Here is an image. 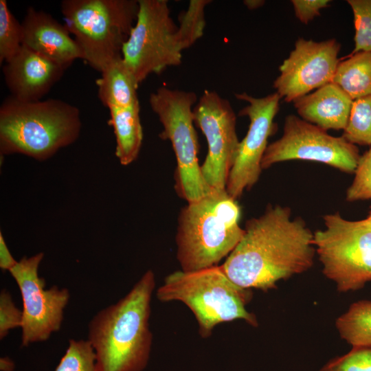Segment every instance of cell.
I'll return each instance as SVG.
<instances>
[{"instance_id":"1","label":"cell","mask_w":371,"mask_h":371,"mask_svg":"<svg viewBox=\"0 0 371 371\" xmlns=\"http://www.w3.org/2000/svg\"><path fill=\"white\" fill-rule=\"evenodd\" d=\"M244 229L243 237L221 265L236 285L266 291L313 266V233L302 218H292L290 207L269 205Z\"/></svg>"},{"instance_id":"2","label":"cell","mask_w":371,"mask_h":371,"mask_svg":"<svg viewBox=\"0 0 371 371\" xmlns=\"http://www.w3.org/2000/svg\"><path fill=\"white\" fill-rule=\"evenodd\" d=\"M153 271H146L116 303L98 312L89 324L88 340L97 371H143L151 351L150 302Z\"/></svg>"},{"instance_id":"3","label":"cell","mask_w":371,"mask_h":371,"mask_svg":"<svg viewBox=\"0 0 371 371\" xmlns=\"http://www.w3.org/2000/svg\"><path fill=\"white\" fill-rule=\"evenodd\" d=\"M241 207L226 190L212 189L181 208L176 234L177 258L183 271L212 266L227 257L240 241Z\"/></svg>"},{"instance_id":"4","label":"cell","mask_w":371,"mask_h":371,"mask_svg":"<svg viewBox=\"0 0 371 371\" xmlns=\"http://www.w3.org/2000/svg\"><path fill=\"white\" fill-rule=\"evenodd\" d=\"M81 130L79 109L61 100L25 102L7 97L0 106L1 155L38 161L74 143Z\"/></svg>"},{"instance_id":"5","label":"cell","mask_w":371,"mask_h":371,"mask_svg":"<svg viewBox=\"0 0 371 371\" xmlns=\"http://www.w3.org/2000/svg\"><path fill=\"white\" fill-rule=\"evenodd\" d=\"M156 297L161 302L179 301L186 304L194 315L203 338L210 337L221 323L242 319L252 326L258 324L256 315L246 308L252 297L251 289L234 283L221 265L176 271L165 278Z\"/></svg>"},{"instance_id":"6","label":"cell","mask_w":371,"mask_h":371,"mask_svg":"<svg viewBox=\"0 0 371 371\" xmlns=\"http://www.w3.org/2000/svg\"><path fill=\"white\" fill-rule=\"evenodd\" d=\"M137 0H64L65 25L84 58L100 73L122 57V50L137 19Z\"/></svg>"},{"instance_id":"7","label":"cell","mask_w":371,"mask_h":371,"mask_svg":"<svg viewBox=\"0 0 371 371\" xmlns=\"http://www.w3.org/2000/svg\"><path fill=\"white\" fill-rule=\"evenodd\" d=\"M193 91L161 87L152 93L149 104L163 126L159 136L168 139L176 159L175 188L188 203L196 201L212 190L205 181L199 163V142L194 128Z\"/></svg>"},{"instance_id":"8","label":"cell","mask_w":371,"mask_h":371,"mask_svg":"<svg viewBox=\"0 0 371 371\" xmlns=\"http://www.w3.org/2000/svg\"><path fill=\"white\" fill-rule=\"evenodd\" d=\"M313 233L323 273L340 292L357 291L371 282V219L349 221L339 213L324 216Z\"/></svg>"},{"instance_id":"9","label":"cell","mask_w":371,"mask_h":371,"mask_svg":"<svg viewBox=\"0 0 371 371\" xmlns=\"http://www.w3.org/2000/svg\"><path fill=\"white\" fill-rule=\"evenodd\" d=\"M136 21L124 43L122 59L139 85L149 75L181 63L178 26L166 0H138Z\"/></svg>"},{"instance_id":"10","label":"cell","mask_w":371,"mask_h":371,"mask_svg":"<svg viewBox=\"0 0 371 371\" xmlns=\"http://www.w3.org/2000/svg\"><path fill=\"white\" fill-rule=\"evenodd\" d=\"M357 146L342 135L335 137L295 115H287L283 133L269 144L261 162L262 169L289 160L319 162L354 174L359 158Z\"/></svg>"},{"instance_id":"11","label":"cell","mask_w":371,"mask_h":371,"mask_svg":"<svg viewBox=\"0 0 371 371\" xmlns=\"http://www.w3.org/2000/svg\"><path fill=\"white\" fill-rule=\"evenodd\" d=\"M44 257L40 252L24 256L10 270L23 301L21 346L47 341L60 330L69 291L54 285L45 289V280L38 276V267Z\"/></svg>"},{"instance_id":"12","label":"cell","mask_w":371,"mask_h":371,"mask_svg":"<svg viewBox=\"0 0 371 371\" xmlns=\"http://www.w3.org/2000/svg\"><path fill=\"white\" fill-rule=\"evenodd\" d=\"M193 119L207 143V153L201 166L203 178L212 189L226 190L240 144L235 112L227 100L214 91L205 90L193 107Z\"/></svg>"},{"instance_id":"13","label":"cell","mask_w":371,"mask_h":371,"mask_svg":"<svg viewBox=\"0 0 371 371\" xmlns=\"http://www.w3.org/2000/svg\"><path fill=\"white\" fill-rule=\"evenodd\" d=\"M235 95L237 99L247 102L239 115L247 116L249 119L247 133L240 142L226 185L227 193L237 200L260 178L262 170L261 162L269 145L268 139L276 131L274 118L279 111L281 98L276 92L262 98H255L245 92Z\"/></svg>"},{"instance_id":"14","label":"cell","mask_w":371,"mask_h":371,"mask_svg":"<svg viewBox=\"0 0 371 371\" xmlns=\"http://www.w3.org/2000/svg\"><path fill=\"white\" fill-rule=\"evenodd\" d=\"M341 44L335 38L322 41L299 38L279 67L273 82L276 93L286 102L333 82L340 59Z\"/></svg>"},{"instance_id":"15","label":"cell","mask_w":371,"mask_h":371,"mask_svg":"<svg viewBox=\"0 0 371 371\" xmlns=\"http://www.w3.org/2000/svg\"><path fill=\"white\" fill-rule=\"evenodd\" d=\"M96 85L98 97L110 112L116 139L115 156L122 165H129L137 158L143 140L137 88L117 78H101Z\"/></svg>"},{"instance_id":"16","label":"cell","mask_w":371,"mask_h":371,"mask_svg":"<svg viewBox=\"0 0 371 371\" xmlns=\"http://www.w3.org/2000/svg\"><path fill=\"white\" fill-rule=\"evenodd\" d=\"M65 67L22 45L3 67L10 95L25 102L41 100L62 78Z\"/></svg>"},{"instance_id":"17","label":"cell","mask_w":371,"mask_h":371,"mask_svg":"<svg viewBox=\"0 0 371 371\" xmlns=\"http://www.w3.org/2000/svg\"><path fill=\"white\" fill-rule=\"evenodd\" d=\"M23 45L68 68L83 52L65 24L50 14L28 8L21 22Z\"/></svg>"},{"instance_id":"18","label":"cell","mask_w":371,"mask_h":371,"mask_svg":"<svg viewBox=\"0 0 371 371\" xmlns=\"http://www.w3.org/2000/svg\"><path fill=\"white\" fill-rule=\"evenodd\" d=\"M353 100L338 85L330 82L293 102L300 117L321 128L344 130Z\"/></svg>"},{"instance_id":"19","label":"cell","mask_w":371,"mask_h":371,"mask_svg":"<svg viewBox=\"0 0 371 371\" xmlns=\"http://www.w3.org/2000/svg\"><path fill=\"white\" fill-rule=\"evenodd\" d=\"M333 82L353 100L371 95V52H359L340 60Z\"/></svg>"},{"instance_id":"20","label":"cell","mask_w":371,"mask_h":371,"mask_svg":"<svg viewBox=\"0 0 371 371\" xmlns=\"http://www.w3.org/2000/svg\"><path fill=\"white\" fill-rule=\"evenodd\" d=\"M335 325L341 337L352 347H371V301L352 303Z\"/></svg>"},{"instance_id":"21","label":"cell","mask_w":371,"mask_h":371,"mask_svg":"<svg viewBox=\"0 0 371 371\" xmlns=\"http://www.w3.org/2000/svg\"><path fill=\"white\" fill-rule=\"evenodd\" d=\"M211 2L210 0H191L187 10L179 16V26L176 37L181 52L203 36L205 26V8Z\"/></svg>"},{"instance_id":"22","label":"cell","mask_w":371,"mask_h":371,"mask_svg":"<svg viewBox=\"0 0 371 371\" xmlns=\"http://www.w3.org/2000/svg\"><path fill=\"white\" fill-rule=\"evenodd\" d=\"M342 136L355 145L371 146V95L353 100Z\"/></svg>"},{"instance_id":"23","label":"cell","mask_w":371,"mask_h":371,"mask_svg":"<svg viewBox=\"0 0 371 371\" xmlns=\"http://www.w3.org/2000/svg\"><path fill=\"white\" fill-rule=\"evenodd\" d=\"M23 45L21 23L12 14L5 0H0V64L9 60Z\"/></svg>"},{"instance_id":"24","label":"cell","mask_w":371,"mask_h":371,"mask_svg":"<svg viewBox=\"0 0 371 371\" xmlns=\"http://www.w3.org/2000/svg\"><path fill=\"white\" fill-rule=\"evenodd\" d=\"M55 371H97L95 354L89 340L70 339Z\"/></svg>"},{"instance_id":"25","label":"cell","mask_w":371,"mask_h":371,"mask_svg":"<svg viewBox=\"0 0 371 371\" xmlns=\"http://www.w3.org/2000/svg\"><path fill=\"white\" fill-rule=\"evenodd\" d=\"M354 16L355 47L349 55L371 52V0H348Z\"/></svg>"},{"instance_id":"26","label":"cell","mask_w":371,"mask_h":371,"mask_svg":"<svg viewBox=\"0 0 371 371\" xmlns=\"http://www.w3.org/2000/svg\"><path fill=\"white\" fill-rule=\"evenodd\" d=\"M354 174L353 181L346 192V200H371V148L360 157Z\"/></svg>"},{"instance_id":"27","label":"cell","mask_w":371,"mask_h":371,"mask_svg":"<svg viewBox=\"0 0 371 371\" xmlns=\"http://www.w3.org/2000/svg\"><path fill=\"white\" fill-rule=\"evenodd\" d=\"M319 371H371V347H352L346 354L330 360Z\"/></svg>"},{"instance_id":"28","label":"cell","mask_w":371,"mask_h":371,"mask_svg":"<svg viewBox=\"0 0 371 371\" xmlns=\"http://www.w3.org/2000/svg\"><path fill=\"white\" fill-rule=\"evenodd\" d=\"M23 311L12 300L10 292L2 289L0 293V339L2 340L10 330L21 327Z\"/></svg>"},{"instance_id":"29","label":"cell","mask_w":371,"mask_h":371,"mask_svg":"<svg viewBox=\"0 0 371 371\" xmlns=\"http://www.w3.org/2000/svg\"><path fill=\"white\" fill-rule=\"evenodd\" d=\"M294 13L297 19L304 24H308L315 16L320 14V10L328 7V0H291Z\"/></svg>"},{"instance_id":"30","label":"cell","mask_w":371,"mask_h":371,"mask_svg":"<svg viewBox=\"0 0 371 371\" xmlns=\"http://www.w3.org/2000/svg\"><path fill=\"white\" fill-rule=\"evenodd\" d=\"M17 262L11 254L2 233L0 232V268L3 271H10Z\"/></svg>"},{"instance_id":"31","label":"cell","mask_w":371,"mask_h":371,"mask_svg":"<svg viewBox=\"0 0 371 371\" xmlns=\"http://www.w3.org/2000/svg\"><path fill=\"white\" fill-rule=\"evenodd\" d=\"M15 368L14 362L8 357H1L0 370L1 371H13Z\"/></svg>"},{"instance_id":"32","label":"cell","mask_w":371,"mask_h":371,"mask_svg":"<svg viewBox=\"0 0 371 371\" xmlns=\"http://www.w3.org/2000/svg\"><path fill=\"white\" fill-rule=\"evenodd\" d=\"M246 7L249 10H256L265 4L263 0H245L243 1Z\"/></svg>"},{"instance_id":"33","label":"cell","mask_w":371,"mask_h":371,"mask_svg":"<svg viewBox=\"0 0 371 371\" xmlns=\"http://www.w3.org/2000/svg\"><path fill=\"white\" fill-rule=\"evenodd\" d=\"M367 217H368L370 219H371V205H370V212H369V214H368Z\"/></svg>"}]
</instances>
